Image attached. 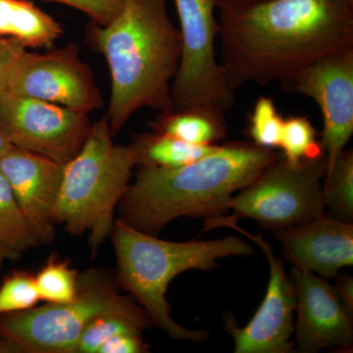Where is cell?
<instances>
[{"mask_svg":"<svg viewBox=\"0 0 353 353\" xmlns=\"http://www.w3.org/2000/svg\"><path fill=\"white\" fill-rule=\"evenodd\" d=\"M219 10L221 65L234 90L285 87L319 58L353 48V0H264Z\"/></svg>","mask_w":353,"mask_h":353,"instance_id":"cell-1","label":"cell"},{"mask_svg":"<svg viewBox=\"0 0 353 353\" xmlns=\"http://www.w3.org/2000/svg\"><path fill=\"white\" fill-rule=\"evenodd\" d=\"M90 36L110 72L106 119L113 137L139 109L173 111L171 87L182 41L169 17L167 0H124L109 24L92 23Z\"/></svg>","mask_w":353,"mask_h":353,"instance_id":"cell-2","label":"cell"},{"mask_svg":"<svg viewBox=\"0 0 353 353\" xmlns=\"http://www.w3.org/2000/svg\"><path fill=\"white\" fill-rule=\"evenodd\" d=\"M273 150L254 143L218 145L214 152L176 168L141 167L119 203L121 219L157 236L183 216L218 217L236 192L275 161Z\"/></svg>","mask_w":353,"mask_h":353,"instance_id":"cell-3","label":"cell"},{"mask_svg":"<svg viewBox=\"0 0 353 353\" xmlns=\"http://www.w3.org/2000/svg\"><path fill=\"white\" fill-rule=\"evenodd\" d=\"M111 236L117 259L118 282L139 301L150 321L176 341L201 343L208 333L183 328L172 319L166 299L171 281L192 269L215 268L219 259L252 254L250 245L238 236L174 243L139 231L122 220L115 223Z\"/></svg>","mask_w":353,"mask_h":353,"instance_id":"cell-4","label":"cell"},{"mask_svg":"<svg viewBox=\"0 0 353 353\" xmlns=\"http://www.w3.org/2000/svg\"><path fill=\"white\" fill-rule=\"evenodd\" d=\"M136 154L116 145L106 117L92 123L80 152L64 164L54 218L72 236L88 234L95 254L114 229V211L130 187Z\"/></svg>","mask_w":353,"mask_h":353,"instance_id":"cell-5","label":"cell"},{"mask_svg":"<svg viewBox=\"0 0 353 353\" xmlns=\"http://www.w3.org/2000/svg\"><path fill=\"white\" fill-rule=\"evenodd\" d=\"M141 311L145 309L121 296L109 279L90 271L79 277L73 301L0 316V332L14 353H74L83 329L97 316Z\"/></svg>","mask_w":353,"mask_h":353,"instance_id":"cell-6","label":"cell"},{"mask_svg":"<svg viewBox=\"0 0 353 353\" xmlns=\"http://www.w3.org/2000/svg\"><path fill=\"white\" fill-rule=\"evenodd\" d=\"M180 21V63L171 87L173 110L206 109L226 114L234 108V92L216 58L219 36L214 0H174Z\"/></svg>","mask_w":353,"mask_h":353,"instance_id":"cell-7","label":"cell"},{"mask_svg":"<svg viewBox=\"0 0 353 353\" xmlns=\"http://www.w3.org/2000/svg\"><path fill=\"white\" fill-rule=\"evenodd\" d=\"M326 170L325 157L292 166L278 157L231 197L228 210L234 211V220L250 218L261 226L278 230L319 219L326 215L322 183Z\"/></svg>","mask_w":353,"mask_h":353,"instance_id":"cell-8","label":"cell"},{"mask_svg":"<svg viewBox=\"0 0 353 353\" xmlns=\"http://www.w3.org/2000/svg\"><path fill=\"white\" fill-rule=\"evenodd\" d=\"M92 123L88 114L6 92L0 130L14 148L66 164L80 152Z\"/></svg>","mask_w":353,"mask_h":353,"instance_id":"cell-9","label":"cell"},{"mask_svg":"<svg viewBox=\"0 0 353 353\" xmlns=\"http://www.w3.org/2000/svg\"><path fill=\"white\" fill-rule=\"evenodd\" d=\"M6 92L85 114L103 106L94 72L73 43L44 53L23 51L11 70Z\"/></svg>","mask_w":353,"mask_h":353,"instance_id":"cell-10","label":"cell"},{"mask_svg":"<svg viewBox=\"0 0 353 353\" xmlns=\"http://www.w3.org/2000/svg\"><path fill=\"white\" fill-rule=\"evenodd\" d=\"M204 230L216 227L233 228L246 238L257 243L269 262V283L266 294L259 310L243 328H239L233 317H227L225 328L234 341L236 353H290L294 343V313L296 311V292L292 279L288 276L284 265L276 257L273 250L262 239L241 229L232 217L208 218Z\"/></svg>","mask_w":353,"mask_h":353,"instance_id":"cell-11","label":"cell"},{"mask_svg":"<svg viewBox=\"0 0 353 353\" xmlns=\"http://www.w3.org/2000/svg\"><path fill=\"white\" fill-rule=\"evenodd\" d=\"M282 88L288 94L310 97L319 106L323 117L320 143L328 171L353 134V48L319 58Z\"/></svg>","mask_w":353,"mask_h":353,"instance_id":"cell-12","label":"cell"},{"mask_svg":"<svg viewBox=\"0 0 353 353\" xmlns=\"http://www.w3.org/2000/svg\"><path fill=\"white\" fill-rule=\"evenodd\" d=\"M292 279L296 299V352L352 347V314L341 303L336 288L313 272L294 268Z\"/></svg>","mask_w":353,"mask_h":353,"instance_id":"cell-13","label":"cell"},{"mask_svg":"<svg viewBox=\"0 0 353 353\" xmlns=\"http://www.w3.org/2000/svg\"><path fill=\"white\" fill-rule=\"evenodd\" d=\"M63 169V164L17 148L0 158V170L39 243L54 238L55 206Z\"/></svg>","mask_w":353,"mask_h":353,"instance_id":"cell-14","label":"cell"},{"mask_svg":"<svg viewBox=\"0 0 353 353\" xmlns=\"http://www.w3.org/2000/svg\"><path fill=\"white\" fill-rule=\"evenodd\" d=\"M276 239L294 268L323 278L336 277L353 264L352 223L323 216L299 226L279 229Z\"/></svg>","mask_w":353,"mask_h":353,"instance_id":"cell-15","label":"cell"},{"mask_svg":"<svg viewBox=\"0 0 353 353\" xmlns=\"http://www.w3.org/2000/svg\"><path fill=\"white\" fill-rule=\"evenodd\" d=\"M62 34L61 24L29 0H0V38L48 50Z\"/></svg>","mask_w":353,"mask_h":353,"instance_id":"cell-16","label":"cell"},{"mask_svg":"<svg viewBox=\"0 0 353 353\" xmlns=\"http://www.w3.org/2000/svg\"><path fill=\"white\" fill-rule=\"evenodd\" d=\"M153 132L199 145H212L226 137L225 114L206 109L161 113L152 123Z\"/></svg>","mask_w":353,"mask_h":353,"instance_id":"cell-17","label":"cell"},{"mask_svg":"<svg viewBox=\"0 0 353 353\" xmlns=\"http://www.w3.org/2000/svg\"><path fill=\"white\" fill-rule=\"evenodd\" d=\"M132 146L137 165L145 168L183 166L206 157L218 148V145H192L157 132L139 136Z\"/></svg>","mask_w":353,"mask_h":353,"instance_id":"cell-18","label":"cell"},{"mask_svg":"<svg viewBox=\"0 0 353 353\" xmlns=\"http://www.w3.org/2000/svg\"><path fill=\"white\" fill-rule=\"evenodd\" d=\"M325 206L329 217L352 223L353 219V152L343 150L333 166L326 172L323 183Z\"/></svg>","mask_w":353,"mask_h":353,"instance_id":"cell-19","label":"cell"},{"mask_svg":"<svg viewBox=\"0 0 353 353\" xmlns=\"http://www.w3.org/2000/svg\"><path fill=\"white\" fill-rule=\"evenodd\" d=\"M145 311L136 314H104L88 323L79 339L74 353H97L104 343L122 334H139L150 324Z\"/></svg>","mask_w":353,"mask_h":353,"instance_id":"cell-20","label":"cell"},{"mask_svg":"<svg viewBox=\"0 0 353 353\" xmlns=\"http://www.w3.org/2000/svg\"><path fill=\"white\" fill-rule=\"evenodd\" d=\"M0 243L18 255L38 245L22 211L18 205L10 185L0 170Z\"/></svg>","mask_w":353,"mask_h":353,"instance_id":"cell-21","label":"cell"},{"mask_svg":"<svg viewBox=\"0 0 353 353\" xmlns=\"http://www.w3.org/2000/svg\"><path fill=\"white\" fill-rule=\"evenodd\" d=\"M279 148H282L283 158L292 166L324 157L315 128L304 116H292L285 120Z\"/></svg>","mask_w":353,"mask_h":353,"instance_id":"cell-22","label":"cell"},{"mask_svg":"<svg viewBox=\"0 0 353 353\" xmlns=\"http://www.w3.org/2000/svg\"><path fill=\"white\" fill-rule=\"evenodd\" d=\"M41 301L64 303L73 301L79 288V276L69 265L50 259L34 277Z\"/></svg>","mask_w":353,"mask_h":353,"instance_id":"cell-23","label":"cell"},{"mask_svg":"<svg viewBox=\"0 0 353 353\" xmlns=\"http://www.w3.org/2000/svg\"><path fill=\"white\" fill-rule=\"evenodd\" d=\"M285 119L279 113L273 99L261 97L255 102L248 122V132L253 143L260 148L280 146Z\"/></svg>","mask_w":353,"mask_h":353,"instance_id":"cell-24","label":"cell"},{"mask_svg":"<svg viewBox=\"0 0 353 353\" xmlns=\"http://www.w3.org/2000/svg\"><path fill=\"white\" fill-rule=\"evenodd\" d=\"M39 301L34 277L27 272H14L0 285V316L28 310Z\"/></svg>","mask_w":353,"mask_h":353,"instance_id":"cell-25","label":"cell"},{"mask_svg":"<svg viewBox=\"0 0 353 353\" xmlns=\"http://www.w3.org/2000/svg\"><path fill=\"white\" fill-rule=\"evenodd\" d=\"M71 7L87 15L97 25L109 24L119 14L124 0H43Z\"/></svg>","mask_w":353,"mask_h":353,"instance_id":"cell-26","label":"cell"},{"mask_svg":"<svg viewBox=\"0 0 353 353\" xmlns=\"http://www.w3.org/2000/svg\"><path fill=\"white\" fill-rule=\"evenodd\" d=\"M25 50L20 43L12 39L0 38V99L6 92L11 70Z\"/></svg>","mask_w":353,"mask_h":353,"instance_id":"cell-27","label":"cell"},{"mask_svg":"<svg viewBox=\"0 0 353 353\" xmlns=\"http://www.w3.org/2000/svg\"><path fill=\"white\" fill-rule=\"evenodd\" d=\"M148 352V345L143 336L132 334H117L104 343L97 353H143Z\"/></svg>","mask_w":353,"mask_h":353,"instance_id":"cell-28","label":"cell"},{"mask_svg":"<svg viewBox=\"0 0 353 353\" xmlns=\"http://www.w3.org/2000/svg\"><path fill=\"white\" fill-rule=\"evenodd\" d=\"M336 294L341 303L350 313L353 312V279L350 276H340L336 282Z\"/></svg>","mask_w":353,"mask_h":353,"instance_id":"cell-29","label":"cell"},{"mask_svg":"<svg viewBox=\"0 0 353 353\" xmlns=\"http://www.w3.org/2000/svg\"><path fill=\"white\" fill-rule=\"evenodd\" d=\"M216 7L225 8V7L240 6L245 4L256 3L264 0H214Z\"/></svg>","mask_w":353,"mask_h":353,"instance_id":"cell-30","label":"cell"},{"mask_svg":"<svg viewBox=\"0 0 353 353\" xmlns=\"http://www.w3.org/2000/svg\"><path fill=\"white\" fill-rule=\"evenodd\" d=\"M17 253L14 252L10 248L0 243V267L3 265L6 260L15 259V257H17Z\"/></svg>","mask_w":353,"mask_h":353,"instance_id":"cell-31","label":"cell"},{"mask_svg":"<svg viewBox=\"0 0 353 353\" xmlns=\"http://www.w3.org/2000/svg\"><path fill=\"white\" fill-rule=\"evenodd\" d=\"M13 148L14 146L11 145L10 141L7 139L6 134L0 130V158L3 157L4 154H6V153Z\"/></svg>","mask_w":353,"mask_h":353,"instance_id":"cell-32","label":"cell"},{"mask_svg":"<svg viewBox=\"0 0 353 353\" xmlns=\"http://www.w3.org/2000/svg\"><path fill=\"white\" fill-rule=\"evenodd\" d=\"M0 353H14L12 345L6 340L1 332H0Z\"/></svg>","mask_w":353,"mask_h":353,"instance_id":"cell-33","label":"cell"}]
</instances>
